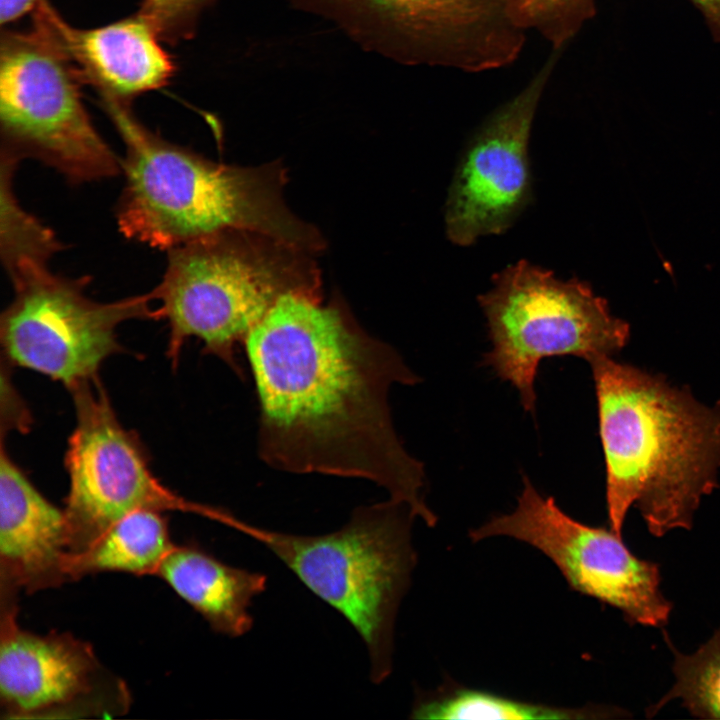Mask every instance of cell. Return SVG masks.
I'll use <instances>...</instances> for the list:
<instances>
[{
  "mask_svg": "<svg viewBox=\"0 0 720 720\" xmlns=\"http://www.w3.org/2000/svg\"><path fill=\"white\" fill-rule=\"evenodd\" d=\"M260 407L261 459L274 469L370 480L429 527L422 462L399 439L391 385L421 379L361 327L340 297L282 296L243 343Z\"/></svg>",
  "mask_w": 720,
  "mask_h": 720,
  "instance_id": "obj_1",
  "label": "cell"
},
{
  "mask_svg": "<svg viewBox=\"0 0 720 720\" xmlns=\"http://www.w3.org/2000/svg\"><path fill=\"white\" fill-rule=\"evenodd\" d=\"M589 364L610 528L622 536L634 506L656 537L690 529L701 499L719 487L720 402L706 406L687 388L612 356Z\"/></svg>",
  "mask_w": 720,
  "mask_h": 720,
  "instance_id": "obj_2",
  "label": "cell"
},
{
  "mask_svg": "<svg viewBox=\"0 0 720 720\" xmlns=\"http://www.w3.org/2000/svg\"><path fill=\"white\" fill-rule=\"evenodd\" d=\"M98 97L125 146L116 220L127 239L168 251L241 229L313 254L324 249L321 232L286 204L287 175L280 161L258 166L212 161L151 131L130 103Z\"/></svg>",
  "mask_w": 720,
  "mask_h": 720,
  "instance_id": "obj_3",
  "label": "cell"
},
{
  "mask_svg": "<svg viewBox=\"0 0 720 720\" xmlns=\"http://www.w3.org/2000/svg\"><path fill=\"white\" fill-rule=\"evenodd\" d=\"M313 253L250 230L230 229L167 251L153 290L169 326L168 356L176 366L184 343L200 339L204 351L243 376L235 346L284 295L322 300Z\"/></svg>",
  "mask_w": 720,
  "mask_h": 720,
  "instance_id": "obj_4",
  "label": "cell"
},
{
  "mask_svg": "<svg viewBox=\"0 0 720 720\" xmlns=\"http://www.w3.org/2000/svg\"><path fill=\"white\" fill-rule=\"evenodd\" d=\"M410 507L389 498L356 508L339 530L298 535L253 526L228 511L222 521L270 550L363 640L370 679L392 672L394 626L417 563Z\"/></svg>",
  "mask_w": 720,
  "mask_h": 720,
  "instance_id": "obj_5",
  "label": "cell"
},
{
  "mask_svg": "<svg viewBox=\"0 0 720 720\" xmlns=\"http://www.w3.org/2000/svg\"><path fill=\"white\" fill-rule=\"evenodd\" d=\"M492 283L478 296L492 342L482 364L517 389L528 412L536 407L535 379L543 359L572 355L590 362L613 356L629 340V325L576 278L561 280L520 260L495 274Z\"/></svg>",
  "mask_w": 720,
  "mask_h": 720,
  "instance_id": "obj_6",
  "label": "cell"
},
{
  "mask_svg": "<svg viewBox=\"0 0 720 720\" xmlns=\"http://www.w3.org/2000/svg\"><path fill=\"white\" fill-rule=\"evenodd\" d=\"M0 40L1 151L39 160L73 184L122 173L69 62L33 27L2 30Z\"/></svg>",
  "mask_w": 720,
  "mask_h": 720,
  "instance_id": "obj_7",
  "label": "cell"
},
{
  "mask_svg": "<svg viewBox=\"0 0 720 720\" xmlns=\"http://www.w3.org/2000/svg\"><path fill=\"white\" fill-rule=\"evenodd\" d=\"M407 65L480 73L512 64L527 30L514 0H291Z\"/></svg>",
  "mask_w": 720,
  "mask_h": 720,
  "instance_id": "obj_8",
  "label": "cell"
},
{
  "mask_svg": "<svg viewBox=\"0 0 720 720\" xmlns=\"http://www.w3.org/2000/svg\"><path fill=\"white\" fill-rule=\"evenodd\" d=\"M10 280L14 298L0 319L7 358L68 388L97 376L101 364L121 351V323L161 319L158 306H151L152 291L98 302L85 294L87 278L60 276L49 267H27Z\"/></svg>",
  "mask_w": 720,
  "mask_h": 720,
  "instance_id": "obj_9",
  "label": "cell"
},
{
  "mask_svg": "<svg viewBox=\"0 0 720 720\" xmlns=\"http://www.w3.org/2000/svg\"><path fill=\"white\" fill-rule=\"evenodd\" d=\"M69 389L76 410L65 457L69 554L84 550L118 519L139 509L212 519L215 507L177 495L153 475L139 441L121 425L96 376Z\"/></svg>",
  "mask_w": 720,
  "mask_h": 720,
  "instance_id": "obj_10",
  "label": "cell"
},
{
  "mask_svg": "<svg viewBox=\"0 0 720 720\" xmlns=\"http://www.w3.org/2000/svg\"><path fill=\"white\" fill-rule=\"evenodd\" d=\"M499 536L534 547L572 590L620 610L630 623H667L672 603L660 591L658 564L634 555L610 527L587 525L566 514L525 475L516 508L469 532L473 542Z\"/></svg>",
  "mask_w": 720,
  "mask_h": 720,
  "instance_id": "obj_11",
  "label": "cell"
},
{
  "mask_svg": "<svg viewBox=\"0 0 720 720\" xmlns=\"http://www.w3.org/2000/svg\"><path fill=\"white\" fill-rule=\"evenodd\" d=\"M561 51L501 104L470 139L455 171L445 208L448 239L469 246L505 232L531 198L528 145L533 120Z\"/></svg>",
  "mask_w": 720,
  "mask_h": 720,
  "instance_id": "obj_12",
  "label": "cell"
},
{
  "mask_svg": "<svg viewBox=\"0 0 720 720\" xmlns=\"http://www.w3.org/2000/svg\"><path fill=\"white\" fill-rule=\"evenodd\" d=\"M0 698L8 718L76 710L96 689L100 665L92 648L68 633L19 627L14 595L1 594Z\"/></svg>",
  "mask_w": 720,
  "mask_h": 720,
  "instance_id": "obj_13",
  "label": "cell"
},
{
  "mask_svg": "<svg viewBox=\"0 0 720 720\" xmlns=\"http://www.w3.org/2000/svg\"><path fill=\"white\" fill-rule=\"evenodd\" d=\"M73 67L81 83L98 95L131 103L143 93L167 85L175 73L172 56L152 27L138 14L105 26H71L41 0L32 26Z\"/></svg>",
  "mask_w": 720,
  "mask_h": 720,
  "instance_id": "obj_14",
  "label": "cell"
},
{
  "mask_svg": "<svg viewBox=\"0 0 720 720\" xmlns=\"http://www.w3.org/2000/svg\"><path fill=\"white\" fill-rule=\"evenodd\" d=\"M64 510L48 501L1 447V590L28 592L70 581Z\"/></svg>",
  "mask_w": 720,
  "mask_h": 720,
  "instance_id": "obj_15",
  "label": "cell"
},
{
  "mask_svg": "<svg viewBox=\"0 0 720 720\" xmlns=\"http://www.w3.org/2000/svg\"><path fill=\"white\" fill-rule=\"evenodd\" d=\"M156 576L214 631L229 637H240L250 631L252 600L267 587L266 575L230 566L196 545H175Z\"/></svg>",
  "mask_w": 720,
  "mask_h": 720,
  "instance_id": "obj_16",
  "label": "cell"
},
{
  "mask_svg": "<svg viewBox=\"0 0 720 720\" xmlns=\"http://www.w3.org/2000/svg\"><path fill=\"white\" fill-rule=\"evenodd\" d=\"M623 709L600 704L568 707L517 699L446 679L439 687L418 690L411 719L426 720H590L625 717Z\"/></svg>",
  "mask_w": 720,
  "mask_h": 720,
  "instance_id": "obj_17",
  "label": "cell"
},
{
  "mask_svg": "<svg viewBox=\"0 0 720 720\" xmlns=\"http://www.w3.org/2000/svg\"><path fill=\"white\" fill-rule=\"evenodd\" d=\"M174 546L161 511L135 510L110 525L84 550L69 554L67 574L70 581L100 572L157 575Z\"/></svg>",
  "mask_w": 720,
  "mask_h": 720,
  "instance_id": "obj_18",
  "label": "cell"
},
{
  "mask_svg": "<svg viewBox=\"0 0 720 720\" xmlns=\"http://www.w3.org/2000/svg\"><path fill=\"white\" fill-rule=\"evenodd\" d=\"M19 161L1 151L0 255L9 278L26 267H48L63 248L56 234L19 203L13 188Z\"/></svg>",
  "mask_w": 720,
  "mask_h": 720,
  "instance_id": "obj_19",
  "label": "cell"
},
{
  "mask_svg": "<svg viewBox=\"0 0 720 720\" xmlns=\"http://www.w3.org/2000/svg\"><path fill=\"white\" fill-rule=\"evenodd\" d=\"M669 645L674 653L675 683L647 715H654L671 700L680 699L692 716L720 719V628L692 654H683Z\"/></svg>",
  "mask_w": 720,
  "mask_h": 720,
  "instance_id": "obj_20",
  "label": "cell"
},
{
  "mask_svg": "<svg viewBox=\"0 0 720 720\" xmlns=\"http://www.w3.org/2000/svg\"><path fill=\"white\" fill-rule=\"evenodd\" d=\"M523 27L562 49L596 13L595 0H514Z\"/></svg>",
  "mask_w": 720,
  "mask_h": 720,
  "instance_id": "obj_21",
  "label": "cell"
},
{
  "mask_svg": "<svg viewBox=\"0 0 720 720\" xmlns=\"http://www.w3.org/2000/svg\"><path fill=\"white\" fill-rule=\"evenodd\" d=\"M215 0H141L137 13L161 41L175 45L192 38L203 11Z\"/></svg>",
  "mask_w": 720,
  "mask_h": 720,
  "instance_id": "obj_22",
  "label": "cell"
},
{
  "mask_svg": "<svg viewBox=\"0 0 720 720\" xmlns=\"http://www.w3.org/2000/svg\"><path fill=\"white\" fill-rule=\"evenodd\" d=\"M41 0H0V23L4 27L28 12L33 11Z\"/></svg>",
  "mask_w": 720,
  "mask_h": 720,
  "instance_id": "obj_23",
  "label": "cell"
},
{
  "mask_svg": "<svg viewBox=\"0 0 720 720\" xmlns=\"http://www.w3.org/2000/svg\"><path fill=\"white\" fill-rule=\"evenodd\" d=\"M702 14L713 37L720 43V0H689Z\"/></svg>",
  "mask_w": 720,
  "mask_h": 720,
  "instance_id": "obj_24",
  "label": "cell"
}]
</instances>
